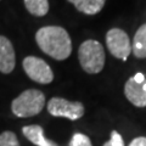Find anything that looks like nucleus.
Wrapping results in <instances>:
<instances>
[{"label":"nucleus","mask_w":146,"mask_h":146,"mask_svg":"<svg viewBox=\"0 0 146 146\" xmlns=\"http://www.w3.org/2000/svg\"><path fill=\"white\" fill-rule=\"evenodd\" d=\"M106 44L110 52L116 58H121L123 61H125L131 52V44L129 36L124 31L119 28H112L107 32Z\"/></svg>","instance_id":"6"},{"label":"nucleus","mask_w":146,"mask_h":146,"mask_svg":"<svg viewBox=\"0 0 146 146\" xmlns=\"http://www.w3.org/2000/svg\"><path fill=\"white\" fill-rule=\"evenodd\" d=\"M45 106V95L40 90L28 89L21 93L11 104V111L21 118L33 117L43 111Z\"/></svg>","instance_id":"2"},{"label":"nucleus","mask_w":146,"mask_h":146,"mask_svg":"<svg viewBox=\"0 0 146 146\" xmlns=\"http://www.w3.org/2000/svg\"><path fill=\"white\" fill-rule=\"evenodd\" d=\"M78 58L82 68L89 74L101 72L105 66V50L96 40H85L80 44L78 50Z\"/></svg>","instance_id":"3"},{"label":"nucleus","mask_w":146,"mask_h":146,"mask_svg":"<svg viewBox=\"0 0 146 146\" xmlns=\"http://www.w3.org/2000/svg\"><path fill=\"white\" fill-rule=\"evenodd\" d=\"M82 13L93 16L102 10L106 0H68Z\"/></svg>","instance_id":"10"},{"label":"nucleus","mask_w":146,"mask_h":146,"mask_svg":"<svg viewBox=\"0 0 146 146\" xmlns=\"http://www.w3.org/2000/svg\"><path fill=\"white\" fill-rule=\"evenodd\" d=\"M129 146H146V138H145V136H139V138H135L129 144Z\"/></svg>","instance_id":"16"},{"label":"nucleus","mask_w":146,"mask_h":146,"mask_svg":"<svg viewBox=\"0 0 146 146\" xmlns=\"http://www.w3.org/2000/svg\"><path fill=\"white\" fill-rule=\"evenodd\" d=\"M22 133L26 136V139H28L35 146H58L55 141L45 138L43 128L38 124L23 127L22 128Z\"/></svg>","instance_id":"9"},{"label":"nucleus","mask_w":146,"mask_h":146,"mask_svg":"<svg viewBox=\"0 0 146 146\" xmlns=\"http://www.w3.org/2000/svg\"><path fill=\"white\" fill-rule=\"evenodd\" d=\"M143 84L144 83H136L131 77L124 85L125 98L136 107H146V91L143 88Z\"/></svg>","instance_id":"8"},{"label":"nucleus","mask_w":146,"mask_h":146,"mask_svg":"<svg viewBox=\"0 0 146 146\" xmlns=\"http://www.w3.org/2000/svg\"><path fill=\"white\" fill-rule=\"evenodd\" d=\"M143 88H144V90L146 91V79H145V82H144V84H143Z\"/></svg>","instance_id":"18"},{"label":"nucleus","mask_w":146,"mask_h":146,"mask_svg":"<svg viewBox=\"0 0 146 146\" xmlns=\"http://www.w3.org/2000/svg\"><path fill=\"white\" fill-rule=\"evenodd\" d=\"M104 146H124V141H123L122 135L118 131L113 130L111 133V138L107 143H105Z\"/></svg>","instance_id":"15"},{"label":"nucleus","mask_w":146,"mask_h":146,"mask_svg":"<svg viewBox=\"0 0 146 146\" xmlns=\"http://www.w3.org/2000/svg\"><path fill=\"white\" fill-rule=\"evenodd\" d=\"M25 6L31 15L43 17L49 12V0H25Z\"/></svg>","instance_id":"12"},{"label":"nucleus","mask_w":146,"mask_h":146,"mask_svg":"<svg viewBox=\"0 0 146 146\" xmlns=\"http://www.w3.org/2000/svg\"><path fill=\"white\" fill-rule=\"evenodd\" d=\"M16 65V55L11 42L6 36L0 35V72L9 74Z\"/></svg>","instance_id":"7"},{"label":"nucleus","mask_w":146,"mask_h":146,"mask_svg":"<svg viewBox=\"0 0 146 146\" xmlns=\"http://www.w3.org/2000/svg\"><path fill=\"white\" fill-rule=\"evenodd\" d=\"M68 146H93V144H91L89 136L82 133H76L73 134Z\"/></svg>","instance_id":"14"},{"label":"nucleus","mask_w":146,"mask_h":146,"mask_svg":"<svg viewBox=\"0 0 146 146\" xmlns=\"http://www.w3.org/2000/svg\"><path fill=\"white\" fill-rule=\"evenodd\" d=\"M48 111L54 117H65L71 121H77L83 117L85 108L79 101H70L62 98H52L49 100Z\"/></svg>","instance_id":"4"},{"label":"nucleus","mask_w":146,"mask_h":146,"mask_svg":"<svg viewBox=\"0 0 146 146\" xmlns=\"http://www.w3.org/2000/svg\"><path fill=\"white\" fill-rule=\"evenodd\" d=\"M133 79L136 82V83H144L145 82V77H144V74L143 73H136V74L133 77Z\"/></svg>","instance_id":"17"},{"label":"nucleus","mask_w":146,"mask_h":146,"mask_svg":"<svg viewBox=\"0 0 146 146\" xmlns=\"http://www.w3.org/2000/svg\"><path fill=\"white\" fill-rule=\"evenodd\" d=\"M26 74L39 84H50L54 80V73L44 60L35 56H27L22 62Z\"/></svg>","instance_id":"5"},{"label":"nucleus","mask_w":146,"mask_h":146,"mask_svg":"<svg viewBox=\"0 0 146 146\" xmlns=\"http://www.w3.org/2000/svg\"><path fill=\"white\" fill-rule=\"evenodd\" d=\"M0 146H20V141L13 131L6 130L0 134Z\"/></svg>","instance_id":"13"},{"label":"nucleus","mask_w":146,"mask_h":146,"mask_svg":"<svg viewBox=\"0 0 146 146\" xmlns=\"http://www.w3.org/2000/svg\"><path fill=\"white\" fill-rule=\"evenodd\" d=\"M131 51L138 58L146 57V25L140 26L139 29L136 31L133 44H131Z\"/></svg>","instance_id":"11"},{"label":"nucleus","mask_w":146,"mask_h":146,"mask_svg":"<svg viewBox=\"0 0 146 146\" xmlns=\"http://www.w3.org/2000/svg\"><path fill=\"white\" fill-rule=\"evenodd\" d=\"M35 42L43 52L58 61L66 60L72 52L70 34L65 28L58 26H46L39 28L35 34Z\"/></svg>","instance_id":"1"}]
</instances>
